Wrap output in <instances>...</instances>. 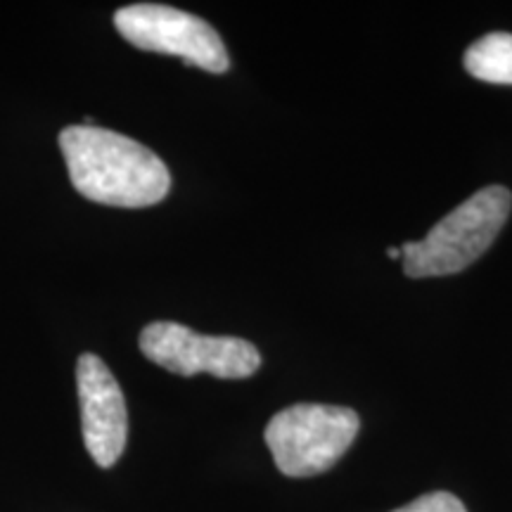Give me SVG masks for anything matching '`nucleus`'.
<instances>
[{
    "mask_svg": "<svg viewBox=\"0 0 512 512\" xmlns=\"http://www.w3.org/2000/svg\"><path fill=\"white\" fill-rule=\"evenodd\" d=\"M140 351L159 368L183 377L209 373L221 380H245L261 366L259 349L247 339L197 335L171 320L145 325Z\"/></svg>",
    "mask_w": 512,
    "mask_h": 512,
    "instance_id": "39448f33",
    "label": "nucleus"
},
{
    "mask_svg": "<svg viewBox=\"0 0 512 512\" xmlns=\"http://www.w3.org/2000/svg\"><path fill=\"white\" fill-rule=\"evenodd\" d=\"M394 512H467V510L465 505L460 503L453 494H448V491H434V494L415 498L413 503L403 505V508Z\"/></svg>",
    "mask_w": 512,
    "mask_h": 512,
    "instance_id": "6e6552de",
    "label": "nucleus"
},
{
    "mask_svg": "<svg viewBox=\"0 0 512 512\" xmlns=\"http://www.w3.org/2000/svg\"><path fill=\"white\" fill-rule=\"evenodd\" d=\"M465 69L479 81L512 86V34L494 31L472 43L465 53Z\"/></svg>",
    "mask_w": 512,
    "mask_h": 512,
    "instance_id": "0eeeda50",
    "label": "nucleus"
},
{
    "mask_svg": "<svg viewBox=\"0 0 512 512\" xmlns=\"http://www.w3.org/2000/svg\"><path fill=\"white\" fill-rule=\"evenodd\" d=\"M76 387L88 453L100 467H112L124 453L128 437L126 401L117 377L100 356L83 354L76 363Z\"/></svg>",
    "mask_w": 512,
    "mask_h": 512,
    "instance_id": "423d86ee",
    "label": "nucleus"
},
{
    "mask_svg": "<svg viewBox=\"0 0 512 512\" xmlns=\"http://www.w3.org/2000/svg\"><path fill=\"white\" fill-rule=\"evenodd\" d=\"M114 27L131 46L150 53L176 55L204 72H228L230 57L221 36L202 17L159 3L126 5L114 15Z\"/></svg>",
    "mask_w": 512,
    "mask_h": 512,
    "instance_id": "20e7f679",
    "label": "nucleus"
},
{
    "mask_svg": "<svg viewBox=\"0 0 512 512\" xmlns=\"http://www.w3.org/2000/svg\"><path fill=\"white\" fill-rule=\"evenodd\" d=\"M512 192L489 185L446 214L425 240L403 242L401 259L408 278H437L467 268L494 245L508 221Z\"/></svg>",
    "mask_w": 512,
    "mask_h": 512,
    "instance_id": "f03ea898",
    "label": "nucleus"
},
{
    "mask_svg": "<svg viewBox=\"0 0 512 512\" xmlns=\"http://www.w3.org/2000/svg\"><path fill=\"white\" fill-rule=\"evenodd\" d=\"M358 430L361 420L351 408L297 403L273 415L264 437L283 475L313 477L349 451Z\"/></svg>",
    "mask_w": 512,
    "mask_h": 512,
    "instance_id": "7ed1b4c3",
    "label": "nucleus"
},
{
    "mask_svg": "<svg viewBox=\"0 0 512 512\" xmlns=\"http://www.w3.org/2000/svg\"><path fill=\"white\" fill-rule=\"evenodd\" d=\"M60 150L72 185L86 200L107 207L143 209L171 190V174L150 147L100 126H67Z\"/></svg>",
    "mask_w": 512,
    "mask_h": 512,
    "instance_id": "f257e3e1",
    "label": "nucleus"
},
{
    "mask_svg": "<svg viewBox=\"0 0 512 512\" xmlns=\"http://www.w3.org/2000/svg\"><path fill=\"white\" fill-rule=\"evenodd\" d=\"M387 254H389V259H399V256H401V249H399V247H389V249H387Z\"/></svg>",
    "mask_w": 512,
    "mask_h": 512,
    "instance_id": "1a4fd4ad",
    "label": "nucleus"
}]
</instances>
